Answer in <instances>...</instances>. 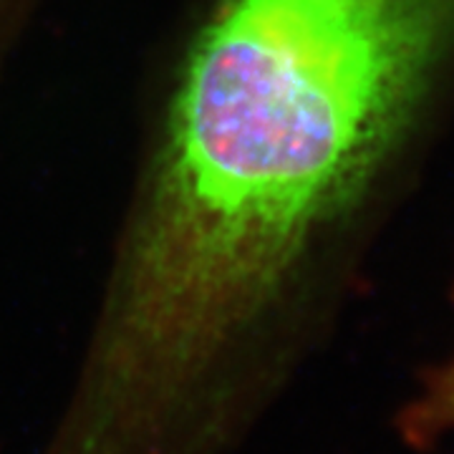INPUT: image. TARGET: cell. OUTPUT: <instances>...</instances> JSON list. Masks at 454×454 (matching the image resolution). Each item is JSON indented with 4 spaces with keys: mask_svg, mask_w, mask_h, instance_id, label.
Masks as SVG:
<instances>
[{
    "mask_svg": "<svg viewBox=\"0 0 454 454\" xmlns=\"http://www.w3.org/2000/svg\"><path fill=\"white\" fill-rule=\"evenodd\" d=\"M454 61V0H217L61 432L79 454H217L232 372Z\"/></svg>",
    "mask_w": 454,
    "mask_h": 454,
    "instance_id": "obj_1",
    "label": "cell"
},
{
    "mask_svg": "<svg viewBox=\"0 0 454 454\" xmlns=\"http://www.w3.org/2000/svg\"><path fill=\"white\" fill-rule=\"evenodd\" d=\"M402 432L411 444H432L454 432V356L439 366L402 417Z\"/></svg>",
    "mask_w": 454,
    "mask_h": 454,
    "instance_id": "obj_2",
    "label": "cell"
},
{
    "mask_svg": "<svg viewBox=\"0 0 454 454\" xmlns=\"http://www.w3.org/2000/svg\"><path fill=\"white\" fill-rule=\"evenodd\" d=\"M5 8H8V0H0V20H3V13H5Z\"/></svg>",
    "mask_w": 454,
    "mask_h": 454,
    "instance_id": "obj_3",
    "label": "cell"
}]
</instances>
